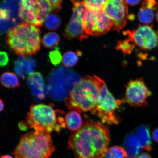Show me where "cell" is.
Listing matches in <instances>:
<instances>
[{"label":"cell","instance_id":"cell-1","mask_svg":"<svg viewBox=\"0 0 158 158\" xmlns=\"http://www.w3.org/2000/svg\"><path fill=\"white\" fill-rule=\"evenodd\" d=\"M110 141L108 128L99 122L89 120L71 134L68 148L73 152L75 158H103Z\"/></svg>","mask_w":158,"mask_h":158},{"label":"cell","instance_id":"cell-2","mask_svg":"<svg viewBox=\"0 0 158 158\" xmlns=\"http://www.w3.org/2000/svg\"><path fill=\"white\" fill-rule=\"evenodd\" d=\"M105 83L98 76H86L75 84L65 98L68 109L78 113L91 111L97 103L101 89Z\"/></svg>","mask_w":158,"mask_h":158},{"label":"cell","instance_id":"cell-3","mask_svg":"<svg viewBox=\"0 0 158 158\" xmlns=\"http://www.w3.org/2000/svg\"><path fill=\"white\" fill-rule=\"evenodd\" d=\"M64 114L62 110H55L52 104L33 105L30 108L26 120L23 122L27 128L49 133L52 131L59 133L66 127Z\"/></svg>","mask_w":158,"mask_h":158},{"label":"cell","instance_id":"cell-4","mask_svg":"<svg viewBox=\"0 0 158 158\" xmlns=\"http://www.w3.org/2000/svg\"><path fill=\"white\" fill-rule=\"evenodd\" d=\"M40 29L24 23L10 30L6 41L15 54L24 57L30 56L36 54L40 49Z\"/></svg>","mask_w":158,"mask_h":158},{"label":"cell","instance_id":"cell-5","mask_svg":"<svg viewBox=\"0 0 158 158\" xmlns=\"http://www.w3.org/2000/svg\"><path fill=\"white\" fill-rule=\"evenodd\" d=\"M55 148L50 133L33 130L21 137L12 153L15 158H49Z\"/></svg>","mask_w":158,"mask_h":158},{"label":"cell","instance_id":"cell-6","mask_svg":"<svg viewBox=\"0 0 158 158\" xmlns=\"http://www.w3.org/2000/svg\"><path fill=\"white\" fill-rule=\"evenodd\" d=\"M121 103V100L116 99L105 83L101 89L95 107L91 112L100 118L103 123L117 125L121 120L116 111Z\"/></svg>","mask_w":158,"mask_h":158},{"label":"cell","instance_id":"cell-7","mask_svg":"<svg viewBox=\"0 0 158 158\" xmlns=\"http://www.w3.org/2000/svg\"><path fill=\"white\" fill-rule=\"evenodd\" d=\"M52 11L48 0H20L18 16L24 23L40 27Z\"/></svg>","mask_w":158,"mask_h":158},{"label":"cell","instance_id":"cell-8","mask_svg":"<svg viewBox=\"0 0 158 158\" xmlns=\"http://www.w3.org/2000/svg\"><path fill=\"white\" fill-rule=\"evenodd\" d=\"M82 20L86 34L94 36L106 34L114 25L113 21L103 8L93 10L88 8L83 16Z\"/></svg>","mask_w":158,"mask_h":158},{"label":"cell","instance_id":"cell-9","mask_svg":"<svg viewBox=\"0 0 158 158\" xmlns=\"http://www.w3.org/2000/svg\"><path fill=\"white\" fill-rule=\"evenodd\" d=\"M143 79L130 81L126 86L125 100L130 106L135 107H145L148 105L147 99L151 96Z\"/></svg>","mask_w":158,"mask_h":158},{"label":"cell","instance_id":"cell-10","mask_svg":"<svg viewBox=\"0 0 158 158\" xmlns=\"http://www.w3.org/2000/svg\"><path fill=\"white\" fill-rule=\"evenodd\" d=\"M135 45L144 50H151L158 45V34L151 27L140 26L137 29L124 32Z\"/></svg>","mask_w":158,"mask_h":158},{"label":"cell","instance_id":"cell-11","mask_svg":"<svg viewBox=\"0 0 158 158\" xmlns=\"http://www.w3.org/2000/svg\"><path fill=\"white\" fill-rule=\"evenodd\" d=\"M103 9L114 22V29L119 32L129 19L127 4L125 0H108Z\"/></svg>","mask_w":158,"mask_h":158},{"label":"cell","instance_id":"cell-12","mask_svg":"<svg viewBox=\"0 0 158 158\" xmlns=\"http://www.w3.org/2000/svg\"><path fill=\"white\" fill-rule=\"evenodd\" d=\"M82 19L80 12L73 7L72 16L64 30V35L69 40L77 39L82 41L84 39L88 38L89 35L84 30Z\"/></svg>","mask_w":158,"mask_h":158},{"label":"cell","instance_id":"cell-13","mask_svg":"<svg viewBox=\"0 0 158 158\" xmlns=\"http://www.w3.org/2000/svg\"><path fill=\"white\" fill-rule=\"evenodd\" d=\"M123 148L129 158H136L143 151L141 142L133 131L128 134L124 138Z\"/></svg>","mask_w":158,"mask_h":158},{"label":"cell","instance_id":"cell-14","mask_svg":"<svg viewBox=\"0 0 158 158\" xmlns=\"http://www.w3.org/2000/svg\"><path fill=\"white\" fill-rule=\"evenodd\" d=\"M27 82L32 91L33 94L39 99L45 97V85L44 79L39 72L31 73L27 77Z\"/></svg>","mask_w":158,"mask_h":158},{"label":"cell","instance_id":"cell-15","mask_svg":"<svg viewBox=\"0 0 158 158\" xmlns=\"http://www.w3.org/2000/svg\"><path fill=\"white\" fill-rule=\"evenodd\" d=\"M35 65V62L33 59L21 56L15 62V70L17 74L24 78V73L29 75L33 72V69Z\"/></svg>","mask_w":158,"mask_h":158},{"label":"cell","instance_id":"cell-16","mask_svg":"<svg viewBox=\"0 0 158 158\" xmlns=\"http://www.w3.org/2000/svg\"><path fill=\"white\" fill-rule=\"evenodd\" d=\"M133 131L139 138L143 149L150 151L152 149V143L150 135L149 126L143 124L138 126Z\"/></svg>","mask_w":158,"mask_h":158},{"label":"cell","instance_id":"cell-17","mask_svg":"<svg viewBox=\"0 0 158 158\" xmlns=\"http://www.w3.org/2000/svg\"><path fill=\"white\" fill-rule=\"evenodd\" d=\"M65 122L67 128L73 132L80 129L83 124L81 116L75 111L69 112L66 114Z\"/></svg>","mask_w":158,"mask_h":158},{"label":"cell","instance_id":"cell-18","mask_svg":"<svg viewBox=\"0 0 158 158\" xmlns=\"http://www.w3.org/2000/svg\"><path fill=\"white\" fill-rule=\"evenodd\" d=\"M1 82L2 85L8 89L17 88L20 86L17 76L11 72L3 73L1 77Z\"/></svg>","mask_w":158,"mask_h":158},{"label":"cell","instance_id":"cell-19","mask_svg":"<svg viewBox=\"0 0 158 158\" xmlns=\"http://www.w3.org/2000/svg\"><path fill=\"white\" fill-rule=\"evenodd\" d=\"M81 55L82 52L80 51L76 52L72 51H68L63 55L62 64L66 68L73 67L78 62L79 57Z\"/></svg>","mask_w":158,"mask_h":158},{"label":"cell","instance_id":"cell-20","mask_svg":"<svg viewBox=\"0 0 158 158\" xmlns=\"http://www.w3.org/2000/svg\"><path fill=\"white\" fill-rule=\"evenodd\" d=\"M138 19L142 23L150 25L152 23L155 14L153 10L144 7H141L138 13Z\"/></svg>","mask_w":158,"mask_h":158},{"label":"cell","instance_id":"cell-21","mask_svg":"<svg viewBox=\"0 0 158 158\" xmlns=\"http://www.w3.org/2000/svg\"><path fill=\"white\" fill-rule=\"evenodd\" d=\"M60 38L59 35L55 32H49L45 34L42 39V42L46 48H55L60 42Z\"/></svg>","mask_w":158,"mask_h":158},{"label":"cell","instance_id":"cell-22","mask_svg":"<svg viewBox=\"0 0 158 158\" xmlns=\"http://www.w3.org/2000/svg\"><path fill=\"white\" fill-rule=\"evenodd\" d=\"M105 157V158H126L128 155L123 147L115 146L108 149Z\"/></svg>","mask_w":158,"mask_h":158},{"label":"cell","instance_id":"cell-23","mask_svg":"<svg viewBox=\"0 0 158 158\" xmlns=\"http://www.w3.org/2000/svg\"><path fill=\"white\" fill-rule=\"evenodd\" d=\"M61 19L58 15L55 14L49 15L45 21V27L50 30H55L60 25Z\"/></svg>","mask_w":158,"mask_h":158},{"label":"cell","instance_id":"cell-24","mask_svg":"<svg viewBox=\"0 0 158 158\" xmlns=\"http://www.w3.org/2000/svg\"><path fill=\"white\" fill-rule=\"evenodd\" d=\"M135 45L128 39L118 42L117 46L118 50H121L125 54H129L135 48Z\"/></svg>","mask_w":158,"mask_h":158},{"label":"cell","instance_id":"cell-25","mask_svg":"<svg viewBox=\"0 0 158 158\" xmlns=\"http://www.w3.org/2000/svg\"><path fill=\"white\" fill-rule=\"evenodd\" d=\"M84 3L90 9L98 10L104 8L108 0H83Z\"/></svg>","mask_w":158,"mask_h":158},{"label":"cell","instance_id":"cell-26","mask_svg":"<svg viewBox=\"0 0 158 158\" xmlns=\"http://www.w3.org/2000/svg\"><path fill=\"white\" fill-rule=\"evenodd\" d=\"M49 57L51 62L55 66H58L62 60L63 57L58 48L51 51L49 53Z\"/></svg>","mask_w":158,"mask_h":158},{"label":"cell","instance_id":"cell-27","mask_svg":"<svg viewBox=\"0 0 158 158\" xmlns=\"http://www.w3.org/2000/svg\"><path fill=\"white\" fill-rule=\"evenodd\" d=\"M141 7L155 10L158 9V2L157 0H143Z\"/></svg>","mask_w":158,"mask_h":158},{"label":"cell","instance_id":"cell-28","mask_svg":"<svg viewBox=\"0 0 158 158\" xmlns=\"http://www.w3.org/2000/svg\"><path fill=\"white\" fill-rule=\"evenodd\" d=\"M52 7V11L58 12L62 8L63 0H48Z\"/></svg>","mask_w":158,"mask_h":158},{"label":"cell","instance_id":"cell-29","mask_svg":"<svg viewBox=\"0 0 158 158\" xmlns=\"http://www.w3.org/2000/svg\"><path fill=\"white\" fill-rule=\"evenodd\" d=\"M0 65L1 67H4L7 65L9 62V58L7 53L4 51H1L0 52Z\"/></svg>","mask_w":158,"mask_h":158},{"label":"cell","instance_id":"cell-30","mask_svg":"<svg viewBox=\"0 0 158 158\" xmlns=\"http://www.w3.org/2000/svg\"><path fill=\"white\" fill-rule=\"evenodd\" d=\"M127 4L131 6H135L138 4L142 0H125Z\"/></svg>","mask_w":158,"mask_h":158},{"label":"cell","instance_id":"cell-31","mask_svg":"<svg viewBox=\"0 0 158 158\" xmlns=\"http://www.w3.org/2000/svg\"><path fill=\"white\" fill-rule=\"evenodd\" d=\"M152 138L158 143V127L154 130L152 133Z\"/></svg>","mask_w":158,"mask_h":158},{"label":"cell","instance_id":"cell-32","mask_svg":"<svg viewBox=\"0 0 158 158\" xmlns=\"http://www.w3.org/2000/svg\"><path fill=\"white\" fill-rule=\"evenodd\" d=\"M136 158H152L149 154L147 153H142Z\"/></svg>","mask_w":158,"mask_h":158},{"label":"cell","instance_id":"cell-33","mask_svg":"<svg viewBox=\"0 0 158 158\" xmlns=\"http://www.w3.org/2000/svg\"><path fill=\"white\" fill-rule=\"evenodd\" d=\"M4 103L3 102L2 100L1 99V112L2 111L4 110Z\"/></svg>","mask_w":158,"mask_h":158},{"label":"cell","instance_id":"cell-34","mask_svg":"<svg viewBox=\"0 0 158 158\" xmlns=\"http://www.w3.org/2000/svg\"><path fill=\"white\" fill-rule=\"evenodd\" d=\"M1 158H13L11 156L9 155H4L1 156Z\"/></svg>","mask_w":158,"mask_h":158},{"label":"cell","instance_id":"cell-35","mask_svg":"<svg viewBox=\"0 0 158 158\" xmlns=\"http://www.w3.org/2000/svg\"><path fill=\"white\" fill-rule=\"evenodd\" d=\"M156 19L158 23V11L156 14Z\"/></svg>","mask_w":158,"mask_h":158},{"label":"cell","instance_id":"cell-36","mask_svg":"<svg viewBox=\"0 0 158 158\" xmlns=\"http://www.w3.org/2000/svg\"></svg>","mask_w":158,"mask_h":158}]
</instances>
